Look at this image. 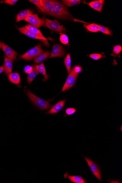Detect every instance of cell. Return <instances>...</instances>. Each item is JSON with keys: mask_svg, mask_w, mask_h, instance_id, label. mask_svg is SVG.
I'll list each match as a JSON object with an SVG mask.
<instances>
[{"mask_svg": "<svg viewBox=\"0 0 122 183\" xmlns=\"http://www.w3.org/2000/svg\"><path fill=\"white\" fill-rule=\"evenodd\" d=\"M33 71L31 73L28 74L27 77V80L29 84H30L35 78L39 75L40 73L35 66H33Z\"/></svg>", "mask_w": 122, "mask_h": 183, "instance_id": "cell-21", "label": "cell"}, {"mask_svg": "<svg viewBox=\"0 0 122 183\" xmlns=\"http://www.w3.org/2000/svg\"><path fill=\"white\" fill-rule=\"evenodd\" d=\"M34 66L36 67V69L39 72V73L42 74L44 76V78L43 79V81H46L48 79L49 76L47 75L46 70H45V67L43 62L41 64L39 65H35Z\"/></svg>", "mask_w": 122, "mask_h": 183, "instance_id": "cell-19", "label": "cell"}, {"mask_svg": "<svg viewBox=\"0 0 122 183\" xmlns=\"http://www.w3.org/2000/svg\"><path fill=\"white\" fill-rule=\"evenodd\" d=\"M33 11L30 9L25 10L19 12L16 17V21L19 22L20 21L23 20L25 18L29 16L32 15Z\"/></svg>", "mask_w": 122, "mask_h": 183, "instance_id": "cell-16", "label": "cell"}, {"mask_svg": "<svg viewBox=\"0 0 122 183\" xmlns=\"http://www.w3.org/2000/svg\"><path fill=\"white\" fill-rule=\"evenodd\" d=\"M17 29L21 33L25 34L28 37L33 38L36 39L40 40L44 44L45 46L48 47L50 46V44L47 41L48 39L45 38L44 37H42L41 36L37 35V34L32 33L29 31L24 27H21V28H17Z\"/></svg>", "mask_w": 122, "mask_h": 183, "instance_id": "cell-6", "label": "cell"}, {"mask_svg": "<svg viewBox=\"0 0 122 183\" xmlns=\"http://www.w3.org/2000/svg\"><path fill=\"white\" fill-rule=\"evenodd\" d=\"M99 31L107 35L112 36V32L107 27L99 25Z\"/></svg>", "mask_w": 122, "mask_h": 183, "instance_id": "cell-26", "label": "cell"}, {"mask_svg": "<svg viewBox=\"0 0 122 183\" xmlns=\"http://www.w3.org/2000/svg\"><path fill=\"white\" fill-rule=\"evenodd\" d=\"M44 52V51L42 49L41 45L39 44L28 50L23 55H20L19 57L25 60H31L42 54Z\"/></svg>", "mask_w": 122, "mask_h": 183, "instance_id": "cell-3", "label": "cell"}, {"mask_svg": "<svg viewBox=\"0 0 122 183\" xmlns=\"http://www.w3.org/2000/svg\"><path fill=\"white\" fill-rule=\"evenodd\" d=\"M78 76V75L74 73L72 70L71 71L62 90V92L66 91L71 88L75 84Z\"/></svg>", "mask_w": 122, "mask_h": 183, "instance_id": "cell-7", "label": "cell"}, {"mask_svg": "<svg viewBox=\"0 0 122 183\" xmlns=\"http://www.w3.org/2000/svg\"><path fill=\"white\" fill-rule=\"evenodd\" d=\"M17 1V0H5L3 2L9 5H14Z\"/></svg>", "mask_w": 122, "mask_h": 183, "instance_id": "cell-33", "label": "cell"}, {"mask_svg": "<svg viewBox=\"0 0 122 183\" xmlns=\"http://www.w3.org/2000/svg\"><path fill=\"white\" fill-rule=\"evenodd\" d=\"M44 22V26L50 29L52 32L62 33L66 31V29L60 24L56 20H51L45 18H43Z\"/></svg>", "mask_w": 122, "mask_h": 183, "instance_id": "cell-2", "label": "cell"}, {"mask_svg": "<svg viewBox=\"0 0 122 183\" xmlns=\"http://www.w3.org/2000/svg\"><path fill=\"white\" fill-rule=\"evenodd\" d=\"M5 71V68L4 66L0 67V74L2 73L3 72Z\"/></svg>", "mask_w": 122, "mask_h": 183, "instance_id": "cell-34", "label": "cell"}, {"mask_svg": "<svg viewBox=\"0 0 122 183\" xmlns=\"http://www.w3.org/2000/svg\"><path fill=\"white\" fill-rule=\"evenodd\" d=\"M105 1L104 0H98L91 2L89 3H86L91 8L98 12H101Z\"/></svg>", "mask_w": 122, "mask_h": 183, "instance_id": "cell-12", "label": "cell"}, {"mask_svg": "<svg viewBox=\"0 0 122 183\" xmlns=\"http://www.w3.org/2000/svg\"><path fill=\"white\" fill-rule=\"evenodd\" d=\"M30 3H33L37 7L39 10L43 13H45L44 10L42 7L40 0H30L29 1Z\"/></svg>", "mask_w": 122, "mask_h": 183, "instance_id": "cell-25", "label": "cell"}, {"mask_svg": "<svg viewBox=\"0 0 122 183\" xmlns=\"http://www.w3.org/2000/svg\"><path fill=\"white\" fill-rule=\"evenodd\" d=\"M61 1L64 5L68 7L79 5L81 2L80 0H62Z\"/></svg>", "mask_w": 122, "mask_h": 183, "instance_id": "cell-23", "label": "cell"}, {"mask_svg": "<svg viewBox=\"0 0 122 183\" xmlns=\"http://www.w3.org/2000/svg\"><path fill=\"white\" fill-rule=\"evenodd\" d=\"M40 2L44 10L45 13L54 17V8L50 1L40 0Z\"/></svg>", "mask_w": 122, "mask_h": 183, "instance_id": "cell-9", "label": "cell"}, {"mask_svg": "<svg viewBox=\"0 0 122 183\" xmlns=\"http://www.w3.org/2000/svg\"><path fill=\"white\" fill-rule=\"evenodd\" d=\"M27 96L35 105L41 110H47L51 107L50 104V101L38 97L31 92L30 89L26 91Z\"/></svg>", "mask_w": 122, "mask_h": 183, "instance_id": "cell-1", "label": "cell"}, {"mask_svg": "<svg viewBox=\"0 0 122 183\" xmlns=\"http://www.w3.org/2000/svg\"><path fill=\"white\" fill-rule=\"evenodd\" d=\"M65 54V50L63 47L59 44H56L54 45L50 58L63 57L64 56Z\"/></svg>", "mask_w": 122, "mask_h": 183, "instance_id": "cell-8", "label": "cell"}, {"mask_svg": "<svg viewBox=\"0 0 122 183\" xmlns=\"http://www.w3.org/2000/svg\"><path fill=\"white\" fill-rule=\"evenodd\" d=\"M77 111V110L74 108H68L65 110V113L68 115H73Z\"/></svg>", "mask_w": 122, "mask_h": 183, "instance_id": "cell-31", "label": "cell"}, {"mask_svg": "<svg viewBox=\"0 0 122 183\" xmlns=\"http://www.w3.org/2000/svg\"><path fill=\"white\" fill-rule=\"evenodd\" d=\"M1 48L7 57L12 61L16 60L17 57V54L15 50L3 43H2Z\"/></svg>", "mask_w": 122, "mask_h": 183, "instance_id": "cell-10", "label": "cell"}, {"mask_svg": "<svg viewBox=\"0 0 122 183\" xmlns=\"http://www.w3.org/2000/svg\"><path fill=\"white\" fill-rule=\"evenodd\" d=\"M60 41L61 43L65 45L68 44L69 43V39L68 36L65 34H62L60 37Z\"/></svg>", "mask_w": 122, "mask_h": 183, "instance_id": "cell-27", "label": "cell"}, {"mask_svg": "<svg viewBox=\"0 0 122 183\" xmlns=\"http://www.w3.org/2000/svg\"><path fill=\"white\" fill-rule=\"evenodd\" d=\"M64 177L65 178H68L71 182L75 183H86V181L81 176H70L68 173H65Z\"/></svg>", "mask_w": 122, "mask_h": 183, "instance_id": "cell-14", "label": "cell"}, {"mask_svg": "<svg viewBox=\"0 0 122 183\" xmlns=\"http://www.w3.org/2000/svg\"><path fill=\"white\" fill-rule=\"evenodd\" d=\"M23 20L30 23L32 26L38 29L44 25V22L43 18L40 19L37 14H33L32 15L25 18Z\"/></svg>", "mask_w": 122, "mask_h": 183, "instance_id": "cell-4", "label": "cell"}, {"mask_svg": "<svg viewBox=\"0 0 122 183\" xmlns=\"http://www.w3.org/2000/svg\"><path fill=\"white\" fill-rule=\"evenodd\" d=\"M8 78L11 82L14 84L19 85L20 83V77L17 72L8 74Z\"/></svg>", "mask_w": 122, "mask_h": 183, "instance_id": "cell-18", "label": "cell"}, {"mask_svg": "<svg viewBox=\"0 0 122 183\" xmlns=\"http://www.w3.org/2000/svg\"><path fill=\"white\" fill-rule=\"evenodd\" d=\"M51 2L54 8L57 9L66 15L70 16V17H73L71 14L69 12L67 9V7L60 2L54 0H51Z\"/></svg>", "mask_w": 122, "mask_h": 183, "instance_id": "cell-11", "label": "cell"}, {"mask_svg": "<svg viewBox=\"0 0 122 183\" xmlns=\"http://www.w3.org/2000/svg\"><path fill=\"white\" fill-rule=\"evenodd\" d=\"M33 66H25L24 68V72L25 73L27 74H30L33 71Z\"/></svg>", "mask_w": 122, "mask_h": 183, "instance_id": "cell-32", "label": "cell"}, {"mask_svg": "<svg viewBox=\"0 0 122 183\" xmlns=\"http://www.w3.org/2000/svg\"><path fill=\"white\" fill-rule=\"evenodd\" d=\"M65 101L64 100L59 101L54 105L53 106L50 111L47 112L49 114H56L61 111L62 109L65 104Z\"/></svg>", "mask_w": 122, "mask_h": 183, "instance_id": "cell-13", "label": "cell"}, {"mask_svg": "<svg viewBox=\"0 0 122 183\" xmlns=\"http://www.w3.org/2000/svg\"><path fill=\"white\" fill-rule=\"evenodd\" d=\"M64 64L68 74L71 71V58L70 54H67L64 60Z\"/></svg>", "mask_w": 122, "mask_h": 183, "instance_id": "cell-24", "label": "cell"}, {"mask_svg": "<svg viewBox=\"0 0 122 183\" xmlns=\"http://www.w3.org/2000/svg\"><path fill=\"white\" fill-rule=\"evenodd\" d=\"M82 70V69L81 66H76L74 67V68H72V71L74 73L76 74V75H78V74L81 72Z\"/></svg>", "mask_w": 122, "mask_h": 183, "instance_id": "cell-30", "label": "cell"}, {"mask_svg": "<svg viewBox=\"0 0 122 183\" xmlns=\"http://www.w3.org/2000/svg\"><path fill=\"white\" fill-rule=\"evenodd\" d=\"M13 61L8 57H5L4 59V68L5 73L9 74L12 73Z\"/></svg>", "mask_w": 122, "mask_h": 183, "instance_id": "cell-15", "label": "cell"}, {"mask_svg": "<svg viewBox=\"0 0 122 183\" xmlns=\"http://www.w3.org/2000/svg\"><path fill=\"white\" fill-rule=\"evenodd\" d=\"M122 50V47L121 45H116V46L114 47L113 52L116 55H118V54L121 53Z\"/></svg>", "mask_w": 122, "mask_h": 183, "instance_id": "cell-29", "label": "cell"}, {"mask_svg": "<svg viewBox=\"0 0 122 183\" xmlns=\"http://www.w3.org/2000/svg\"><path fill=\"white\" fill-rule=\"evenodd\" d=\"M84 26L89 31L92 32H97L99 31V25L95 23L87 25L85 24Z\"/></svg>", "mask_w": 122, "mask_h": 183, "instance_id": "cell-22", "label": "cell"}, {"mask_svg": "<svg viewBox=\"0 0 122 183\" xmlns=\"http://www.w3.org/2000/svg\"><path fill=\"white\" fill-rule=\"evenodd\" d=\"M91 58L94 60H98L103 57V55L99 54H93L89 55Z\"/></svg>", "mask_w": 122, "mask_h": 183, "instance_id": "cell-28", "label": "cell"}, {"mask_svg": "<svg viewBox=\"0 0 122 183\" xmlns=\"http://www.w3.org/2000/svg\"><path fill=\"white\" fill-rule=\"evenodd\" d=\"M2 47V43L0 42V49Z\"/></svg>", "mask_w": 122, "mask_h": 183, "instance_id": "cell-35", "label": "cell"}, {"mask_svg": "<svg viewBox=\"0 0 122 183\" xmlns=\"http://www.w3.org/2000/svg\"><path fill=\"white\" fill-rule=\"evenodd\" d=\"M24 28H26V29L28 30L29 31L32 33L37 34V35L41 36V37H44V36L43 35L40 30L39 29L35 28V27L32 26V25L30 24L25 25Z\"/></svg>", "mask_w": 122, "mask_h": 183, "instance_id": "cell-20", "label": "cell"}, {"mask_svg": "<svg viewBox=\"0 0 122 183\" xmlns=\"http://www.w3.org/2000/svg\"><path fill=\"white\" fill-rule=\"evenodd\" d=\"M51 52L49 51L48 50L44 52L42 54H41L37 57L34 59L33 61L36 64H39L43 61L46 60L48 58L50 57L51 54Z\"/></svg>", "mask_w": 122, "mask_h": 183, "instance_id": "cell-17", "label": "cell"}, {"mask_svg": "<svg viewBox=\"0 0 122 183\" xmlns=\"http://www.w3.org/2000/svg\"><path fill=\"white\" fill-rule=\"evenodd\" d=\"M84 158L89 165L93 174L98 179L100 182H101L103 179L101 177V170L100 169L99 166L96 163L88 157H84Z\"/></svg>", "mask_w": 122, "mask_h": 183, "instance_id": "cell-5", "label": "cell"}]
</instances>
